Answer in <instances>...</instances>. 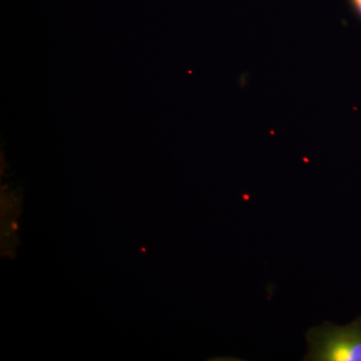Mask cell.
<instances>
[{
    "instance_id": "obj_1",
    "label": "cell",
    "mask_w": 361,
    "mask_h": 361,
    "mask_svg": "<svg viewBox=\"0 0 361 361\" xmlns=\"http://www.w3.org/2000/svg\"><path fill=\"white\" fill-rule=\"evenodd\" d=\"M306 337L310 351L304 360L361 361V316L346 326L324 323Z\"/></svg>"
},
{
    "instance_id": "obj_2",
    "label": "cell",
    "mask_w": 361,
    "mask_h": 361,
    "mask_svg": "<svg viewBox=\"0 0 361 361\" xmlns=\"http://www.w3.org/2000/svg\"><path fill=\"white\" fill-rule=\"evenodd\" d=\"M348 4L353 14L361 21V0H348Z\"/></svg>"
}]
</instances>
